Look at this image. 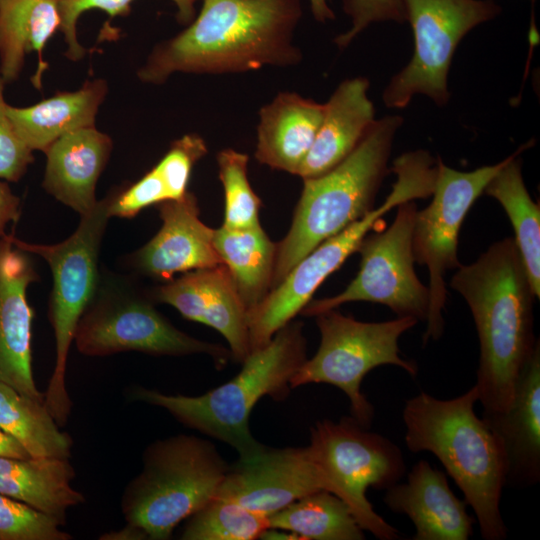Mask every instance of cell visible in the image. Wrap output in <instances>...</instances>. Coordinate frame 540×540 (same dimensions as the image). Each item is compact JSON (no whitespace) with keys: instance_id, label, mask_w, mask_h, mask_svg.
I'll return each mask as SVG.
<instances>
[{"instance_id":"obj_37","label":"cell","mask_w":540,"mask_h":540,"mask_svg":"<svg viewBox=\"0 0 540 540\" xmlns=\"http://www.w3.org/2000/svg\"><path fill=\"white\" fill-rule=\"evenodd\" d=\"M342 8L350 17L351 26L334 39L339 49L346 48L373 23L406 22L403 0H342Z\"/></svg>"},{"instance_id":"obj_18","label":"cell","mask_w":540,"mask_h":540,"mask_svg":"<svg viewBox=\"0 0 540 540\" xmlns=\"http://www.w3.org/2000/svg\"><path fill=\"white\" fill-rule=\"evenodd\" d=\"M156 207L161 228L130 258V264L138 273L167 282L178 273L223 264L214 246L215 229L200 220L193 193L163 201Z\"/></svg>"},{"instance_id":"obj_32","label":"cell","mask_w":540,"mask_h":540,"mask_svg":"<svg viewBox=\"0 0 540 540\" xmlns=\"http://www.w3.org/2000/svg\"><path fill=\"white\" fill-rule=\"evenodd\" d=\"M249 157L240 151L227 148L217 154L219 179L225 195L223 227L246 229L260 225L261 201L248 179Z\"/></svg>"},{"instance_id":"obj_39","label":"cell","mask_w":540,"mask_h":540,"mask_svg":"<svg viewBox=\"0 0 540 540\" xmlns=\"http://www.w3.org/2000/svg\"><path fill=\"white\" fill-rule=\"evenodd\" d=\"M20 213V198L12 192L7 181L0 179V239L6 235L7 226L18 221Z\"/></svg>"},{"instance_id":"obj_30","label":"cell","mask_w":540,"mask_h":540,"mask_svg":"<svg viewBox=\"0 0 540 540\" xmlns=\"http://www.w3.org/2000/svg\"><path fill=\"white\" fill-rule=\"evenodd\" d=\"M269 528L311 540H363L364 530L350 507L335 494L319 490L268 517Z\"/></svg>"},{"instance_id":"obj_34","label":"cell","mask_w":540,"mask_h":540,"mask_svg":"<svg viewBox=\"0 0 540 540\" xmlns=\"http://www.w3.org/2000/svg\"><path fill=\"white\" fill-rule=\"evenodd\" d=\"M54 516L0 493V540H70Z\"/></svg>"},{"instance_id":"obj_22","label":"cell","mask_w":540,"mask_h":540,"mask_svg":"<svg viewBox=\"0 0 540 540\" xmlns=\"http://www.w3.org/2000/svg\"><path fill=\"white\" fill-rule=\"evenodd\" d=\"M365 77L342 81L324 103V114L313 145L298 176L318 177L342 162L365 137L375 122V108L368 97Z\"/></svg>"},{"instance_id":"obj_35","label":"cell","mask_w":540,"mask_h":540,"mask_svg":"<svg viewBox=\"0 0 540 540\" xmlns=\"http://www.w3.org/2000/svg\"><path fill=\"white\" fill-rule=\"evenodd\" d=\"M208 152L205 140L196 133L174 140L166 154L154 166L163 180L170 200L183 197L194 165Z\"/></svg>"},{"instance_id":"obj_9","label":"cell","mask_w":540,"mask_h":540,"mask_svg":"<svg viewBox=\"0 0 540 540\" xmlns=\"http://www.w3.org/2000/svg\"><path fill=\"white\" fill-rule=\"evenodd\" d=\"M391 170L397 180L382 205L319 244L247 312L251 351L265 346L303 310L320 284L357 251L382 216L401 203L431 195L433 181L421 163L402 158L393 163Z\"/></svg>"},{"instance_id":"obj_24","label":"cell","mask_w":540,"mask_h":540,"mask_svg":"<svg viewBox=\"0 0 540 540\" xmlns=\"http://www.w3.org/2000/svg\"><path fill=\"white\" fill-rule=\"evenodd\" d=\"M107 93L105 80H87L76 91H58L34 105L15 107L8 104L7 114L24 144L31 151L44 152L64 134L94 126Z\"/></svg>"},{"instance_id":"obj_16","label":"cell","mask_w":540,"mask_h":540,"mask_svg":"<svg viewBox=\"0 0 540 540\" xmlns=\"http://www.w3.org/2000/svg\"><path fill=\"white\" fill-rule=\"evenodd\" d=\"M28 252L17 248L12 234L0 239V381L39 401L32 372L31 328L34 312L27 289L39 280Z\"/></svg>"},{"instance_id":"obj_43","label":"cell","mask_w":540,"mask_h":540,"mask_svg":"<svg viewBox=\"0 0 540 540\" xmlns=\"http://www.w3.org/2000/svg\"><path fill=\"white\" fill-rule=\"evenodd\" d=\"M531 1H534V0H531Z\"/></svg>"},{"instance_id":"obj_27","label":"cell","mask_w":540,"mask_h":540,"mask_svg":"<svg viewBox=\"0 0 540 540\" xmlns=\"http://www.w3.org/2000/svg\"><path fill=\"white\" fill-rule=\"evenodd\" d=\"M534 144L520 146L490 180L484 193L497 200L513 227L514 241L521 254L532 289L540 296V207L528 193L522 176L521 154Z\"/></svg>"},{"instance_id":"obj_42","label":"cell","mask_w":540,"mask_h":540,"mask_svg":"<svg viewBox=\"0 0 540 540\" xmlns=\"http://www.w3.org/2000/svg\"><path fill=\"white\" fill-rule=\"evenodd\" d=\"M311 13L317 22L325 23L335 19L330 0H309Z\"/></svg>"},{"instance_id":"obj_23","label":"cell","mask_w":540,"mask_h":540,"mask_svg":"<svg viewBox=\"0 0 540 540\" xmlns=\"http://www.w3.org/2000/svg\"><path fill=\"white\" fill-rule=\"evenodd\" d=\"M324 104L296 92H280L260 108L255 157L270 168L297 175L310 151Z\"/></svg>"},{"instance_id":"obj_11","label":"cell","mask_w":540,"mask_h":540,"mask_svg":"<svg viewBox=\"0 0 540 540\" xmlns=\"http://www.w3.org/2000/svg\"><path fill=\"white\" fill-rule=\"evenodd\" d=\"M309 452L330 484L331 492L351 509L363 530L380 540L400 538L367 499L369 488L386 490L405 474L401 449L355 418L318 421L310 433Z\"/></svg>"},{"instance_id":"obj_15","label":"cell","mask_w":540,"mask_h":540,"mask_svg":"<svg viewBox=\"0 0 540 540\" xmlns=\"http://www.w3.org/2000/svg\"><path fill=\"white\" fill-rule=\"evenodd\" d=\"M319 490L331 492V487L307 446L265 448L254 459L229 468L214 498L269 517Z\"/></svg>"},{"instance_id":"obj_2","label":"cell","mask_w":540,"mask_h":540,"mask_svg":"<svg viewBox=\"0 0 540 540\" xmlns=\"http://www.w3.org/2000/svg\"><path fill=\"white\" fill-rule=\"evenodd\" d=\"M450 286L468 304L479 340L476 388L483 413L506 411L516 383L540 347L534 334L536 295L513 238H503L471 264L460 265Z\"/></svg>"},{"instance_id":"obj_17","label":"cell","mask_w":540,"mask_h":540,"mask_svg":"<svg viewBox=\"0 0 540 540\" xmlns=\"http://www.w3.org/2000/svg\"><path fill=\"white\" fill-rule=\"evenodd\" d=\"M154 302L173 306L184 318L217 330L234 360L250 354L247 309L224 264L183 273L150 293Z\"/></svg>"},{"instance_id":"obj_20","label":"cell","mask_w":540,"mask_h":540,"mask_svg":"<svg viewBox=\"0 0 540 540\" xmlns=\"http://www.w3.org/2000/svg\"><path fill=\"white\" fill-rule=\"evenodd\" d=\"M506 462V486L522 489L540 481V347L519 377L509 408L482 413Z\"/></svg>"},{"instance_id":"obj_40","label":"cell","mask_w":540,"mask_h":540,"mask_svg":"<svg viewBox=\"0 0 540 540\" xmlns=\"http://www.w3.org/2000/svg\"><path fill=\"white\" fill-rule=\"evenodd\" d=\"M0 457L26 459L31 456L20 442L0 428Z\"/></svg>"},{"instance_id":"obj_21","label":"cell","mask_w":540,"mask_h":540,"mask_svg":"<svg viewBox=\"0 0 540 540\" xmlns=\"http://www.w3.org/2000/svg\"><path fill=\"white\" fill-rule=\"evenodd\" d=\"M113 142L95 126L64 134L45 151L43 188L81 216L97 204L96 184L106 167Z\"/></svg>"},{"instance_id":"obj_31","label":"cell","mask_w":540,"mask_h":540,"mask_svg":"<svg viewBox=\"0 0 540 540\" xmlns=\"http://www.w3.org/2000/svg\"><path fill=\"white\" fill-rule=\"evenodd\" d=\"M186 520L180 535L183 540H254L269 528L267 516L219 498Z\"/></svg>"},{"instance_id":"obj_26","label":"cell","mask_w":540,"mask_h":540,"mask_svg":"<svg viewBox=\"0 0 540 540\" xmlns=\"http://www.w3.org/2000/svg\"><path fill=\"white\" fill-rule=\"evenodd\" d=\"M75 470L69 459L0 457V493L66 523L69 508L85 502L71 482Z\"/></svg>"},{"instance_id":"obj_38","label":"cell","mask_w":540,"mask_h":540,"mask_svg":"<svg viewBox=\"0 0 540 540\" xmlns=\"http://www.w3.org/2000/svg\"><path fill=\"white\" fill-rule=\"evenodd\" d=\"M5 81L0 74V179L17 182L34 161L31 151L17 135L7 114Z\"/></svg>"},{"instance_id":"obj_29","label":"cell","mask_w":540,"mask_h":540,"mask_svg":"<svg viewBox=\"0 0 540 540\" xmlns=\"http://www.w3.org/2000/svg\"><path fill=\"white\" fill-rule=\"evenodd\" d=\"M0 428L35 458L69 459L73 440L62 432L44 401L0 381Z\"/></svg>"},{"instance_id":"obj_12","label":"cell","mask_w":540,"mask_h":540,"mask_svg":"<svg viewBox=\"0 0 540 540\" xmlns=\"http://www.w3.org/2000/svg\"><path fill=\"white\" fill-rule=\"evenodd\" d=\"M403 4L414 53L384 89L383 103L400 109L421 94L444 106L450 99L448 74L458 44L502 9L495 0H403Z\"/></svg>"},{"instance_id":"obj_28","label":"cell","mask_w":540,"mask_h":540,"mask_svg":"<svg viewBox=\"0 0 540 540\" xmlns=\"http://www.w3.org/2000/svg\"><path fill=\"white\" fill-rule=\"evenodd\" d=\"M214 246L228 268L247 312L272 286L276 247L261 225L246 229H215Z\"/></svg>"},{"instance_id":"obj_36","label":"cell","mask_w":540,"mask_h":540,"mask_svg":"<svg viewBox=\"0 0 540 540\" xmlns=\"http://www.w3.org/2000/svg\"><path fill=\"white\" fill-rule=\"evenodd\" d=\"M170 200L160 175L153 167L129 186L116 189L108 195L110 217L133 218L140 211Z\"/></svg>"},{"instance_id":"obj_3","label":"cell","mask_w":540,"mask_h":540,"mask_svg":"<svg viewBox=\"0 0 540 540\" xmlns=\"http://www.w3.org/2000/svg\"><path fill=\"white\" fill-rule=\"evenodd\" d=\"M474 385L452 399L420 392L405 402L404 440L414 453H432L461 490L485 540H503L507 526L500 510L506 462L495 435L475 412Z\"/></svg>"},{"instance_id":"obj_19","label":"cell","mask_w":540,"mask_h":540,"mask_svg":"<svg viewBox=\"0 0 540 540\" xmlns=\"http://www.w3.org/2000/svg\"><path fill=\"white\" fill-rule=\"evenodd\" d=\"M385 491L386 506L413 523L414 540H468L473 534L475 520L466 502L453 493L446 475L426 460L413 465L406 482Z\"/></svg>"},{"instance_id":"obj_10","label":"cell","mask_w":540,"mask_h":540,"mask_svg":"<svg viewBox=\"0 0 540 540\" xmlns=\"http://www.w3.org/2000/svg\"><path fill=\"white\" fill-rule=\"evenodd\" d=\"M320 345L290 379V388L324 383L342 390L352 417L370 428L374 407L361 391L364 377L382 365H394L416 377L418 366L400 355L399 339L418 320L397 317L384 322H362L336 309L317 314Z\"/></svg>"},{"instance_id":"obj_6","label":"cell","mask_w":540,"mask_h":540,"mask_svg":"<svg viewBox=\"0 0 540 540\" xmlns=\"http://www.w3.org/2000/svg\"><path fill=\"white\" fill-rule=\"evenodd\" d=\"M229 468L205 439L179 434L154 441L123 492V516L148 539H169L180 522L214 498Z\"/></svg>"},{"instance_id":"obj_13","label":"cell","mask_w":540,"mask_h":540,"mask_svg":"<svg viewBox=\"0 0 540 540\" xmlns=\"http://www.w3.org/2000/svg\"><path fill=\"white\" fill-rule=\"evenodd\" d=\"M508 157L473 171L453 169L437 159L433 199L415 216L412 247L415 262L429 271V311L423 343L438 340L444 331L443 310L447 300L445 273L457 269L458 236L464 219L490 180L507 162Z\"/></svg>"},{"instance_id":"obj_7","label":"cell","mask_w":540,"mask_h":540,"mask_svg":"<svg viewBox=\"0 0 540 540\" xmlns=\"http://www.w3.org/2000/svg\"><path fill=\"white\" fill-rule=\"evenodd\" d=\"M74 341L87 356L126 351L151 355L207 354L223 366L231 356L226 348L198 340L173 326L154 306L150 294L132 281L100 272L95 293L80 317Z\"/></svg>"},{"instance_id":"obj_4","label":"cell","mask_w":540,"mask_h":540,"mask_svg":"<svg viewBox=\"0 0 540 540\" xmlns=\"http://www.w3.org/2000/svg\"><path fill=\"white\" fill-rule=\"evenodd\" d=\"M303 324L291 321L263 347L250 352L230 381L198 396L165 394L136 387L134 400L167 410L183 425L232 446L239 461L257 457L266 447L249 429V418L264 396L284 400L290 379L306 360Z\"/></svg>"},{"instance_id":"obj_1","label":"cell","mask_w":540,"mask_h":540,"mask_svg":"<svg viewBox=\"0 0 540 540\" xmlns=\"http://www.w3.org/2000/svg\"><path fill=\"white\" fill-rule=\"evenodd\" d=\"M198 15L174 37L157 44L138 78L164 83L174 73L229 74L302 59L294 44L301 0H201Z\"/></svg>"},{"instance_id":"obj_25","label":"cell","mask_w":540,"mask_h":540,"mask_svg":"<svg viewBox=\"0 0 540 540\" xmlns=\"http://www.w3.org/2000/svg\"><path fill=\"white\" fill-rule=\"evenodd\" d=\"M60 26L58 0H0V74L6 84L18 79L26 55L36 53L38 65L31 82L41 88L48 68L44 49Z\"/></svg>"},{"instance_id":"obj_14","label":"cell","mask_w":540,"mask_h":540,"mask_svg":"<svg viewBox=\"0 0 540 540\" xmlns=\"http://www.w3.org/2000/svg\"><path fill=\"white\" fill-rule=\"evenodd\" d=\"M417 211L414 201L398 205L393 223L360 243V268L351 283L335 296L310 301L300 313L316 316L348 302L366 301L385 305L398 317L426 322L429 288L415 273L412 247Z\"/></svg>"},{"instance_id":"obj_41","label":"cell","mask_w":540,"mask_h":540,"mask_svg":"<svg viewBox=\"0 0 540 540\" xmlns=\"http://www.w3.org/2000/svg\"><path fill=\"white\" fill-rule=\"evenodd\" d=\"M100 539H109V540H142V539H148L146 533L134 526V525H131V524H128L118 530V531H112V532H109V533H106L104 535H102L101 537H99Z\"/></svg>"},{"instance_id":"obj_5","label":"cell","mask_w":540,"mask_h":540,"mask_svg":"<svg viewBox=\"0 0 540 540\" xmlns=\"http://www.w3.org/2000/svg\"><path fill=\"white\" fill-rule=\"evenodd\" d=\"M403 119H376L362 141L337 166L303 179V189L288 234L276 244L272 278L275 287L308 253L326 239L364 217L373 208L396 132Z\"/></svg>"},{"instance_id":"obj_8","label":"cell","mask_w":540,"mask_h":540,"mask_svg":"<svg viewBox=\"0 0 540 540\" xmlns=\"http://www.w3.org/2000/svg\"><path fill=\"white\" fill-rule=\"evenodd\" d=\"M109 218L106 196L81 216L77 229L60 243H29L12 234L17 248L42 257L52 273L48 316L55 336L56 360L44 403L59 426L66 424L71 412L65 381L67 358L78 321L97 288L100 245Z\"/></svg>"},{"instance_id":"obj_33","label":"cell","mask_w":540,"mask_h":540,"mask_svg":"<svg viewBox=\"0 0 540 540\" xmlns=\"http://www.w3.org/2000/svg\"><path fill=\"white\" fill-rule=\"evenodd\" d=\"M135 0H58L61 18L60 30L67 46L66 57L71 61L81 60L87 50L77 38V23L80 16L91 10L98 9L110 16L124 17L131 12ZM177 7V20L188 25L195 18V4L199 0H171Z\"/></svg>"}]
</instances>
